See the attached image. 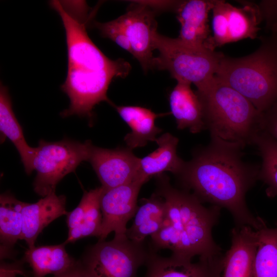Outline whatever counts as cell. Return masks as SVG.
<instances>
[{
	"label": "cell",
	"instance_id": "cell-19",
	"mask_svg": "<svg viewBox=\"0 0 277 277\" xmlns=\"http://www.w3.org/2000/svg\"><path fill=\"white\" fill-rule=\"evenodd\" d=\"M158 147L146 156L140 158L136 179L144 183L151 177L169 171L177 175L183 170L185 162L177 154L179 139L169 133L157 137Z\"/></svg>",
	"mask_w": 277,
	"mask_h": 277
},
{
	"label": "cell",
	"instance_id": "cell-24",
	"mask_svg": "<svg viewBox=\"0 0 277 277\" xmlns=\"http://www.w3.org/2000/svg\"><path fill=\"white\" fill-rule=\"evenodd\" d=\"M64 243L55 245L42 246L28 248L24 261L32 269L33 277H44L48 274H60L76 262L66 252Z\"/></svg>",
	"mask_w": 277,
	"mask_h": 277
},
{
	"label": "cell",
	"instance_id": "cell-15",
	"mask_svg": "<svg viewBox=\"0 0 277 277\" xmlns=\"http://www.w3.org/2000/svg\"><path fill=\"white\" fill-rule=\"evenodd\" d=\"M214 3L215 0L179 2L175 11L177 19L181 25L177 38L182 43L194 48H207L211 37L208 14Z\"/></svg>",
	"mask_w": 277,
	"mask_h": 277
},
{
	"label": "cell",
	"instance_id": "cell-7",
	"mask_svg": "<svg viewBox=\"0 0 277 277\" xmlns=\"http://www.w3.org/2000/svg\"><path fill=\"white\" fill-rule=\"evenodd\" d=\"M92 144L65 138L55 142L41 140L36 147L33 168L37 174L33 188L45 197L55 192L56 185L83 161H88Z\"/></svg>",
	"mask_w": 277,
	"mask_h": 277
},
{
	"label": "cell",
	"instance_id": "cell-29",
	"mask_svg": "<svg viewBox=\"0 0 277 277\" xmlns=\"http://www.w3.org/2000/svg\"><path fill=\"white\" fill-rule=\"evenodd\" d=\"M258 5L262 22L265 23V27L269 30L277 25V0H265Z\"/></svg>",
	"mask_w": 277,
	"mask_h": 277
},
{
	"label": "cell",
	"instance_id": "cell-33",
	"mask_svg": "<svg viewBox=\"0 0 277 277\" xmlns=\"http://www.w3.org/2000/svg\"><path fill=\"white\" fill-rule=\"evenodd\" d=\"M269 31L271 33H277V25L273 26Z\"/></svg>",
	"mask_w": 277,
	"mask_h": 277
},
{
	"label": "cell",
	"instance_id": "cell-31",
	"mask_svg": "<svg viewBox=\"0 0 277 277\" xmlns=\"http://www.w3.org/2000/svg\"><path fill=\"white\" fill-rule=\"evenodd\" d=\"M53 277H92L82 264L81 260L75 263L66 271L54 275Z\"/></svg>",
	"mask_w": 277,
	"mask_h": 277
},
{
	"label": "cell",
	"instance_id": "cell-10",
	"mask_svg": "<svg viewBox=\"0 0 277 277\" xmlns=\"http://www.w3.org/2000/svg\"><path fill=\"white\" fill-rule=\"evenodd\" d=\"M235 7L222 0H215L212 11L213 36L208 46L212 50L226 44L257 37L262 22L260 9L255 3L241 1Z\"/></svg>",
	"mask_w": 277,
	"mask_h": 277
},
{
	"label": "cell",
	"instance_id": "cell-35",
	"mask_svg": "<svg viewBox=\"0 0 277 277\" xmlns=\"http://www.w3.org/2000/svg\"></svg>",
	"mask_w": 277,
	"mask_h": 277
},
{
	"label": "cell",
	"instance_id": "cell-12",
	"mask_svg": "<svg viewBox=\"0 0 277 277\" xmlns=\"http://www.w3.org/2000/svg\"><path fill=\"white\" fill-rule=\"evenodd\" d=\"M117 18L130 44L131 54L147 72L152 68L153 37L157 31L154 11L140 1L134 2Z\"/></svg>",
	"mask_w": 277,
	"mask_h": 277
},
{
	"label": "cell",
	"instance_id": "cell-34",
	"mask_svg": "<svg viewBox=\"0 0 277 277\" xmlns=\"http://www.w3.org/2000/svg\"></svg>",
	"mask_w": 277,
	"mask_h": 277
},
{
	"label": "cell",
	"instance_id": "cell-21",
	"mask_svg": "<svg viewBox=\"0 0 277 277\" xmlns=\"http://www.w3.org/2000/svg\"><path fill=\"white\" fill-rule=\"evenodd\" d=\"M112 105L131 129V132L124 137L128 148L132 150L144 147L150 141H155L156 135L162 131L155 125V120L166 114H156L139 106Z\"/></svg>",
	"mask_w": 277,
	"mask_h": 277
},
{
	"label": "cell",
	"instance_id": "cell-23",
	"mask_svg": "<svg viewBox=\"0 0 277 277\" xmlns=\"http://www.w3.org/2000/svg\"><path fill=\"white\" fill-rule=\"evenodd\" d=\"M166 216V207L163 198L155 192L148 199H144L138 206L130 227L126 235L133 242L143 243L163 226Z\"/></svg>",
	"mask_w": 277,
	"mask_h": 277
},
{
	"label": "cell",
	"instance_id": "cell-4",
	"mask_svg": "<svg viewBox=\"0 0 277 277\" xmlns=\"http://www.w3.org/2000/svg\"><path fill=\"white\" fill-rule=\"evenodd\" d=\"M215 76L248 99L261 113L277 103V33L261 39L260 47L241 57L224 56Z\"/></svg>",
	"mask_w": 277,
	"mask_h": 277
},
{
	"label": "cell",
	"instance_id": "cell-30",
	"mask_svg": "<svg viewBox=\"0 0 277 277\" xmlns=\"http://www.w3.org/2000/svg\"><path fill=\"white\" fill-rule=\"evenodd\" d=\"M263 131L277 141V103L263 113Z\"/></svg>",
	"mask_w": 277,
	"mask_h": 277
},
{
	"label": "cell",
	"instance_id": "cell-26",
	"mask_svg": "<svg viewBox=\"0 0 277 277\" xmlns=\"http://www.w3.org/2000/svg\"><path fill=\"white\" fill-rule=\"evenodd\" d=\"M258 232L253 277H277V223L269 227L264 221Z\"/></svg>",
	"mask_w": 277,
	"mask_h": 277
},
{
	"label": "cell",
	"instance_id": "cell-6",
	"mask_svg": "<svg viewBox=\"0 0 277 277\" xmlns=\"http://www.w3.org/2000/svg\"><path fill=\"white\" fill-rule=\"evenodd\" d=\"M150 251L146 242L137 243L126 236L98 241L86 250L81 260L92 277H137Z\"/></svg>",
	"mask_w": 277,
	"mask_h": 277
},
{
	"label": "cell",
	"instance_id": "cell-5",
	"mask_svg": "<svg viewBox=\"0 0 277 277\" xmlns=\"http://www.w3.org/2000/svg\"><path fill=\"white\" fill-rule=\"evenodd\" d=\"M153 47L159 51L152 68L167 70L176 81L194 84L197 91L204 89L212 81L224 55L206 48L188 46L178 38H170L156 31Z\"/></svg>",
	"mask_w": 277,
	"mask_h": 277
},
{
	"label": "cell",
	"instance_id": "cell-17",
	"mask_svg": "<svg viewBox=\"0 0 277 277\" xmlns=\"http://www.w3.org/2000/svg\"><path fill=\"white\" fill-rule=\"evenodd\" d=\"M104 190L101 186L85 191L77 206L68 213V234L65 244L87 236L98 238L103 218L100 201Z\"/></svg>",
	"mask_w": 277,
	"mask_h": 277
},
{
	"label": "cell",
	"instance_id": "cell-27",
	"mask_svg": "<svg viewBox=\"0 0 277 277\" xmlns=\"http://www.w3.org/2000/svg\"><path fill=\"white\" fill-rule=\"evenodd\" d=\"M256 146L261 157L259 180L266 185L267 196H277V141L264 131L255 137Z\"/></svg>",
	"mask_w": 277,
	"mask_h": 277
},
{
	"label": "cell",
	"instance_id": "cell-13",
	"mask_svg": "<svg viewBox=\"0 0 277 277\" xmlns=\"http://www.w3.org/2000/svg\"><path fill=\"white\" fill-rule=\"evenodd\" d=\"M129 148L110 149L92 145L88 161L105 190L136 179L140 158Z\"/></svg>",
	"mask_w": 277,
	"mask_h": 277
},
{
	"label": "cell",
	"instance_id": "cell-25",
	"mask_svg": "<svg viewBox=\"0 0 277 277\" xmlns=\"http://www.w3.org/2000/svg\"><path fill=\"white\" fill-rule=\"evenodd\" d=\"M26 203L17 200L9 192L0 197L1 258L9 256L14 245L21 239L22 227V209Z\"/></svg>",
	"mask_w": 277,
	"mask_h": 277
},
{
	"label": "cell",
	"instance_id": "cell-18",
	"mask_svg": "<svg viewBox=\"0 0 277 277\" xmlns=\"http://www.w3.org/2000/svg\"><path fill=\"white\" fill-rule=\"evenodd\" d=\"M66 197L55 192L34 203H25L22 209L23 227L20 240L26 242L29 248L35 247L38 235L51 222L63 215H67Z\"/></svg>",
	"mask_w": 277,
	"mask_h": 277
},
{
	"label": "cell",
	"instance_id": "cell-16",
	"mask_svg": "<svg viewBox=\"0 0 277 277\" xmlns=\"http://www.w3.org/2000/svg\"><path fill=\"white\" fill-rule=\"evenodd\" d=\"M230 233L231 245L224 255L221 277H253L257 231L247 225L236 226Z\"/></svg>",
	"mask_w": 277,
	"mask_h": 277
},
{
	"label": "cell",
	"instance_id": "cell-22",
	"mask_svg": "<svg viewBox=\"0 0 277 277\" xmlns=\"http://www.w3.org/2000/svg\"><path fill=\"white\" fill-rule=\"evenodd\" d=\"M0 131L2 138H8L18 151L25 170L29 175L34 170L33 160L36 148L27 143L23 129L17 120L12 108L10 96L6 87L1 84Z\"/></svg>",
	"mask_w": 277,
	"mask_h": 277
},
{
	"label": "cell",
	"instance_id": "cell-1",
	"mask_svg": "<svg viewBox=\"0 0 277 277\" xmlns=\"http://www.w3.org/2000/svg\"><path fill=\"white\" fill-rule=\"evenodd\" d=\"M242 150L210 141L196 149L176 176L182 189L208 203L227 209L236 226L258 229L264 220L249 210L246 195L259 180L260 165L243 160Z\"/></svg>",
	"mask_w": 277,
	"mask_h": 277
},
{
	"label": "cell",
	"instance_id": "cell-9",
	"mask_svg": "<svg viewBox=\"0 0 277 277\" xmlns=\"http://www.w3.org/2000/svg\"><path fill=\"white\" fill-rule=\"evenodd\" d=\"M50 5L60 16L65 30L68 67L130 70V64L124 59L112 60L107 57L89 38L85 26L72 15L61 2L53 1Z\"/></svg>",
	"mask_w": 277,
	"mask_h": 277
},
{
	"label": "cell",
	"instance_id": "cell-20",
	"mask_svg": "<svg viewBox=\"0 0 277 277\" xmlns=\"http://www.w3.org/2000/svg\"><path fill=\"white\" fill-rule=\"evenodd\" d=\"M169 104L179 129L188 128L192 133L206 130L202 103L190 83L177 81L170 93Z\"/></svg>",
	"mask_w": 277,
	"mask_h": 277
},
{
	"label": "cell",
	"instance_id": "cell-3",
	"mask_svg": "<svg viewBox=\"0 0 277 277\" xmlns=\"http://www.w3.org/2000/svg\"><path fill=\"white\" fill-rule=\"evenodd\" d=\"M196 93L210 141L240 150L253 145L263 131V113L248 99L215 76Z\"/></svg>",
	"mask_w": 277,
	"mask_h": 277
},
{
	"label": "cell",
	"instance_id": "cell-2",
	"mask_svg": "<svg viewBox=\"0 0 277 277\" xmlns=\"http://www.w3.org/2000/svg\"><path fill=\"white\" fill-rule=\"evenodd\" d=\"M155 177L154 192L163 198L166 207L163 226L171 225L179 238L177 248L171 256L190 262L196 255L211 258L222 254V248L212 235L221 208L214 205L204 206L191 193L174 187L164 173Z\"/></svg>",
	"mask_w": 277,
	"mask_h": 277
},
{
	"label": "cell",
	"instance_id": "cell-32",
	"mask_svg": "<svg viewBox=\"0 0 277 277\" xmlns=\"http://www.w3.org/2000/svg\"><path fill=\"white\" fill-rule=\"evenodd\" d=\"M24 274L19 265L4 266L1 265V277H15L17 274Z\"/></svg>",
	"mask_w": 277,
	"mask_h": 277
},
{
	"label": "cell",
	"instance_id": "cell-11",
	"mask_svg": "<svg viewBox=\"0 0 277 277\" xmlns=\"http://www.w3.org/2000/svg\"><path fill=\"white\" fill-rule=\"evenodd\" d=\"M144 184L135 179L129 183L105 189L100 201L103 218L98 241L105 240L113 231L114 236L126 235L127 224L136 213L138 195Z\"/></svg>",
	"mask_w": 277,
	"mask_h": 277
},
{
	"label": "cell",
	"instance_id": "cell-28",
	"mask_svg": "<svg viewBox=\"0 0 277 277\" xmlns=\"http://www.w3.org/2000/svg\"><path fill=\"white\" fill-rule=\"evenodd\" d=\"M94 25L102 36L111 39L125 50L132 53L129 41L117 18L106 23L95 22Z\"/></svg>",
	"mask_w": 277,
	"mask_h": 277
},
{
	"label": "cell",
	"instance_id": "cell-8",
	"mask_svg": "<svg viewBox=\"0 0 277 277\" xmlns=\"http://www.w3.org/2000/svg\"><path fill=\"white\" fill-rule=\"evenodd\" d=\"M129 72L122 69L92 70L68 67L61 89L69 97L70 103L61 115L91 117L92 110L99 103L105 101L112 104L107 96L110 84L114 78L125 77Z\"/></svg>",
	"mask_w": 277,
	"mask_h": 277
},
{
	"label": "cell",
	"instance_id": "cell-14",
	"mask_svg": "<svg viewBox=\"0 0 277 277\" xmlns=\"http://www.w3.org/2000/svg\"><path fill=\"white\" fill-rule=\"evenodd\" d=\"M223 259L222 254L211 258H199L195 263L183 261L171 255L162 256L150 247L145 277H221Z\"/></svg>",
	"mask_w": 277,
	"mask_h": 277
}]
</instances>
